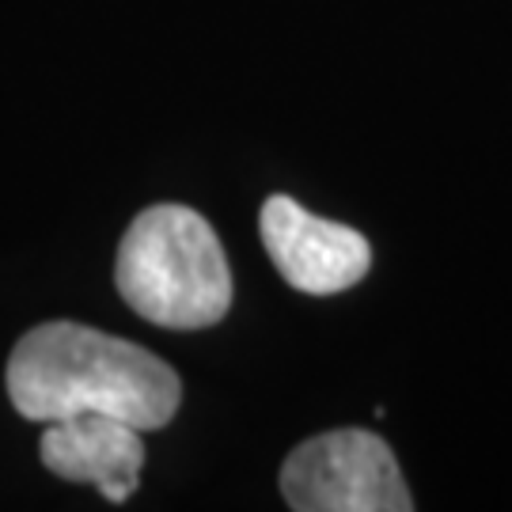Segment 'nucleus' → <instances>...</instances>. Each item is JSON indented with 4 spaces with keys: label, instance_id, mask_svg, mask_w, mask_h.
<instances>
[{
    "label": "nucleus",
    "instance_id": "nucleus-2",
    "mask_svg": "<svg viewBox=\"0 0 512 512\" xmlns=\"http://www.w3.org/2000/svg\"><path fill=\"white\" fill-rule=\"evenodd\" d=\"M118 293L148 323L213 327L232 304V274L213 224L186 205H152L118 247Z\"/></svg>",
    "mask_w": 512,
    "mask_h": 512
},
{
    "label": "nucleus",
    "instance_id": "nucleus-5",
    "mask_svg": "<svg viewBox=\"0 0 512 512\" xmlns=\"http://www.w3.org/2000/svg\"><path fill=\"white\" fill-rule=\"evenodd\" d=\"M38 452L57 478L92 482L110 505L129 501L145 467L141 429L110 414H76L50 421Z\"/></svg>",
    "mask_w": 512,
    "mask_h": 512
},
{
    "label": "nucleus",
    "instance_id": "nucleus-4",
    "mask_svg": "<svg viewBox=\"0 0 512 512\" xmlns=\"http://www.w3.org/2000/svg\"><path fill=\"white\" fill-rule=\"evenodd\" d=\"M258 232L277 274L293 289L311 296L342 293L357 285L372 266V247L361 232L308 213L285 194H274L262 205Z\"/></svg>",
    "mask_w": 512,
    "mask_h": 512
},
{
    "label": "nucleus",
    "instance_id": "nucleus-1",
    "mask_svg": "<svg viewBox=\"0 0 512 512\" xmlns=\"http://www.w3.org/2000/svg\"><path fill=\"white\" fill-rule=\"evenodd\" d=\"M8 399L27 421L110 414L141 433L175 418L183 384L175 368L137 342L84 323H42L8 357Z\"/></svg>",
    "mask_w": 512,
    "mask_h": 512
},
{
    "label": "nucleus",
    "instance_id": "nucleus-3",
    "mask_svg": "<svg viewBox=\"0 0 512 512\" xmlns=\"http://www.w3.org/2000/svg\"><path fill=\"white\" fill-rule=\"evenodd\" d=\"M281 494L296 512H410L399 459L368 429H334L296 444L281 467Z\"/></svg>",
    "mask_w": 512,
    "mask_h": 512
}]
</instances>
